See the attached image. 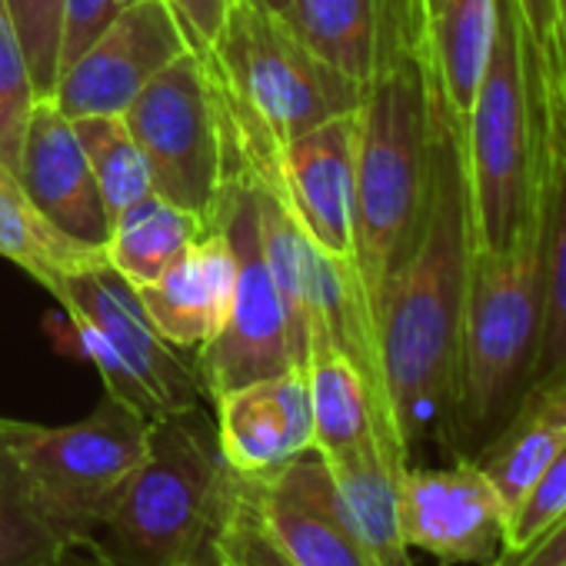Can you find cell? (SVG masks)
I'll list each match as a JSON object with an SVG mask.
<instances>
[{"label": "cell", "mask_w": 566, "mask_h": 566, "mask_svg": "<svg viewBox=\"0 0 566 566\" xmlns=\"http://www.w3.org/2000/svg\"><path fill=\"white\" fill-rule=\"evenodd\" d=\"M237 260L223 230L207 220L190 250L147 287H134L157 334L177 350H200L220 334L233 307Z\"/></svg>", "instance_id": "cell-18"}, {"label": "cell", "mask_w": 566, "mask_h": 566, "mask_svg": "<svg viewBox=\"0 0 566 566\" xmlns=\"http://www.w3.org/2000/svg\"><path fill=\"white\" fill-rule=\"evenodd\" d=\"M440 8V0H410V14H413V28L417 34L427 28V21L433 18V11Z\"/></svg>", "instance_id": "cell-37"}, {"label": "cell", "mask_w": 566, "mask_h": 566, "mask_svg": "<svg viewBox=\"0 0 566 566\" xmlns=\"http://www.w3.org/2000/svg\"><path fill=\"white\" fill-rule=\"evenodd\" d=\"M203 227L207 220L197 213L164 200L160 193H147L111 223L104 253L130 287H147L190 250Z\"/></svg>", "instance_id": "cell-25"}, {"label": "cell", "mask_w": 566, "mask_h": 566, "mask_svg": "<svg viewBox=\"0 0 566 566\" xmlns=\"http://www.w3.org/2000/svg\"><path fill=\"white\" fill-rule=\"evenodd\" d=\"M61 8L64 0H8V11L18 24L38 97H54L57 87Z\"/></svg>", "instance_id": "cell-31"}, {"label": "cell", "mask_w": 566, "mask_h": 566, "mask_svg": "<svg viewBox=\"0 0 566 566\" xmlns=\"http://www.w3.org/2000/svg\"><path fill=\"white\" fill-rule=\"evenodd\" d=\"M250 483L260 523L297 566H374L317 450Z\"/></svg>", "instance_id": "cell-14"}, {"label": "cell", "mask_w": 566, "mask_h": 566, "mask_svg": "<svg viewBox=\"0 0 566 566\" xmlns=\"http://www.w3.org/2000/svg\"><path fill=\"white\" fill-rule=\"evenodd\" d=\"M563 21H566V0H563Z\"/></svg>", "instance_id": "cell-39"}, {"label": "cell", "mask_w": 566, "mask_h": 566, "mask_svg": "<svg viewBox=\"0 0 566 566\" xmlns=\"http://www.w3.org/2000/svg\"><path fill=\"white\" fill-rule=\"evenodd\" d=\"M220 127L247 150H276L360 107L364 87L324 64L280 18L233 0L203 54Z\"/></svg>", "instance_id": "cell-5"}, {"label": "cell", "mask_w": 566, "mask_h": 566, "mask_svg": "<svg viewBox=\"0 0 566 566\" xmlns=\"http://www.w3.org/2000/svg\"><path fill=\"white\" fill-rule=\"evenodd\" d=\"M210 220L223 230L237 260L230 317L220 327V334L207 340L193 357L203 397H210L213 403L217 397L237 387L280 377L294 370L297 364L291 350L287 314H283L280 294L273 287V276L260 250L253 187H250L247 167L227 147L220 160V190H217Z\"/></svg>", "instance_id": "cell-9"}, {"label": "cell", "mask_w": 566, "mask_h": 566, "mask_svg": "<svg viewBox=\"0 0 566 566\" xmlns=\"http://www.w3.org/2000/svg\"><path fill=\"white\" fill-rule=\"evenodd\" d=\"M530 51L536 64L549 71H566V21L563 0H516Z\"/></svg>", "instance_id": "cell-33"}, {"label": "cell", "mask_w": 566, "mask_h": 566, "mask_svg": "<svg viewBox=\"0 0 566 566\" xmlns=\"http://www.w3.org/2000/svg\"><path fill=\"white\" fill-rule=\"evenodd\" d=\"M220 140L280 197L324 253L357 270V111L276 150H247L223 127Z\"/></svg>", "instance_id": "cell-11"}, {"label": "cell", "mask_w": 566, "mask_h": 566, "mask_svg": "<svg viewBox=\"0 0 566 566\" xmlns=\"http://www.w3.org/2000/svg\"><path fill=\"white\" fill-rule=\"evenodd\" d=\"M124 120L150 167L154 193L210 220L220 190V117L200 54L167 64L124 111Z\"/></svg>", "instance_id": "cell-10"}, {"label": "cell", "mask_w": 566, "mask_h": 566, "mask_svg": "<svg viewBox=\"0 0 566 566\" xmlns=\"http://www.w3.org/2000/svg\"><path fill=\"white\" fill-rule=\"evenodd\" d=\"M237 486L240 473L223 460L217 423L200 407L154 420L97 546L117 566H217Z\"/></svg>", "instance_id": "cell-4"}, {"label": "cell", "mask_w": 566, "mask_h": 566, "mask_svg": "<svg viewBox=\"0 0 566 566\" xmlns=\"http://www.w3.org/2000/svg\"><path fill=\"white\" fill-rule=\"evenodd\" d=\"M18 180L57 230L87 247H107L111 217L104 197L74 134V120L54 104V97H38L31 107Z\"/></svg>", "instance_id": "cell-16"}, {"label": "cell", "mask_w": 566, "mask_h": 566, "mask_svg": "<svg viewBox=\"0 0 566 566\" xmlns=\"http://www.w3.org/2000/svg\"><path fill=\"white\" fill-rule=\"evenodd\" d=\"M563 440H566V380L530 387L520 410L473 463L493 483V490L506 503V513H513V506L523 500V493L539 476V470L553 460Z\"/></svg>", "instance_id": "cell-22"}, {"label": "cell", "mask_w": 566, "mask_h": 566, "mask_svg": "<svg viewBox=\"0 0 566 566\" xmlns=\"http://www.w3.org/2000/svg\"><path fill=\"white\" fill-rule=\"evenodd\" d=\"M187 51V38L167 0H137L57 77L54 104L71 120L124 114Z\"/></svg>", "instance_id": "cell-13"}, {"label": "cell", "mask_w": 566, "mask_h": 566, "mask_svg": "<svg viewBox=\"0 0 566 566\" xmlns=\"http://www.w3.org/2000/svg\"><path fill=\"white\" fill-rule=\"evenodd\" d=\"M0 256L18 263L51 294L74 273L107 263V253L57 230L28 197L18 174L0 164Z\"/></svg>", "instance_id": "cell-23"}, {"label": "cell", "mask_w": 566, "mask_h": 566, "mask_svg": "<svg viewBox=\"0 0 566 566\" xmlns=\"http://www.w3.org/2000/svg\"><path fill=\"white\" fill-rule=\"evenodd\" d=\"M506 503L473 460L443 470L410 467L400 476V533L440 566H490L506 549Z\"/></svg>", "instance_id": "cell-12"}, {"label": "cell", "mask_w": 566, "mask_h": 566, "mask_svg": "<svg viewBox=\"0 0 566 566\" xmlns=\"http://www.w3.org/2000/svg\"><path fill=\"white\" fill-rule=\"evenodd\" d=\"M48 566H117V563H111L104 556V549L97 546V539H91V543H81V546H67Z\"/></svg>", "instance_id": "cell-36"}, {"label": "cell", "mask_w": 566, "mask_h": 566, "mask_svg": "<svg viewBox=\"0 0 566 566\" xmlns=\"http://www.w3.org/2000/svg\"><path fill=\"white\" fill-rule=\"evenodd\" d=\"M304 370H307L311 407H314V450L324 460L377 443L400 473L410 470V463L387 440L364 370L347 354L334 347L311 350Z\"/></svg>", "instance_id": "cell-20"}, {"label": "cell", "mask_w": 566, "mask_h": 566, "mask_svg": "<svg viewBox=\"0 0 566 566\" xmlns=\"http://www.w3.org/2000/svg\"><path fill=\"white\" fill-rule=\"evenodd\" d=\"M533 74L539 101L543 247V331L533 387H546L566 380V71H549L533 57Z\"/></svg>", "instance_id": "cell-15"}, {"label": "cell", "mask_w": 566, "mask_h": 566, "mask_svg": "<svg viewBox=\"0 0 566 566\" xmlns=\"http://www.w3.org/2000/svg\"><path fill=\"white\" fill-rule=\"evenodd\" d=\"M460 134L473 250L503 253L539 213V101L516 0H500L493 54Z\"/></svg>", "instance_id": "cell-6"}, {"label": "cell", "mask_w": 566, "mask_h": 566, "mask_svg": "<svg viewBox=\"0 0 566 566\" xmlns=\"http://www.w3.org/2000/svg\"><path fill=\"white\" fill-rule=\"evenodd\" d=\"M470 260L473 223L463 134L433 94L423 223L413 250L390 273L374 304V344L384 394L394 430L410 457L427 437L440 433L450 407Z\"/></svg>", "instance_id": "cell-1"}, {"label": "cell", "mask_w": 566, "mask_h": 566, "mask_svg": "<svg viewBox=\"0 0 566 566\" xmlns=\"http://www.w3.org/2000/svg\"><path fill=\"white\" fill-rule=\"evenodd\" d=\"M217 566H297L273 543V536L260 523V513L253 503V483L243 473H240L233 506L217 536Z\"/></svg>", "instance_id": "cell-29"}, {"label": "cell", "mask_w": 566, "mask_h": 566, "mask_svg": "<svg viewBox=\"0 0 566 566\" xmlns=\"http://www.w3.org/2000/svg\"><path fill=\"white\" fill-rule=\"evenodd\" d=\"M64 549L0 430V566H48Z\"/></svg>", "instance_id": "cell-27"}, {"label": "cell", "mask_w": 566, "mask_h": 566, "mask_svg": "<svg viewBox=\"0 0 566 566\" xmlns=\"http://www.w3.org/2000/svg\"><path fill=\"white\" fill-rule=\"evenodd\" d=\"M150 423V417L111 394L91 417L64 427L0 417L31 496L64 546L97 539L144 460Z\"/></svg>", "instance_id": "cell-7"}, {"label": "cell", "mask_w": 566, "mask_h": 566, "mask_svg": "<svg viewBox=\"0 0 566 566\" xmlns=\"http://www.w3.org/2000/svg\"><path fill=\"white\" fill-rule=\"evenodd\" d=\"M563 513H566V440L559 443V450L553 453V460L539 470V476L530 483V490L523 493V500L513 506L510 530H506V549L503 553L526 549Z\"/></svg>", "instance_id": "cell-30"}, {"label": "cell", "mask_w": 566, "mask_h": 566, "mask_svg": "<svg viewBox=\"0 0 566 566\" xmlns=\"http://www.w3.org/2000/svg\"><path fill=\"white\" fill-rule=\"evenodd\" d=\"M354 530L374 566H410V546L400 533V470L377 443L327 460Z\"/></svg>", "instance_id": "cell-24"}, {"label": "cell", "mask_w": 566, "mask_h": 566, "mask_svg": "<svg viewBox=\"0 0 566 566\" xmlns=\"http://www.w3.org/2000/svg\"><path fill=\"white\" fill-rule=\"evenodd\" d=\"M213 410L223 460L243 476H266L314 450V407L301 367L237 387L217 397Z\"/></svg>", "instance_id": "cell-17"}, {"label": "cell", "mask_w": 566, "mask_h": 566, "mask_svg": "<svg viewBox=\"0 0 566 566\" xmlns=\"http://www.w3.org/2000/svg\"><path fill=\"white\" fill-rule=\"evenodd\" d=\"M397 4L400 0H291L280 21L324 64L367 87Z\"/></svg>", "instance_id": "cell-21"}, {"label": "cell", "mask_w": 566, "mask_h": 566, "mask_svg": "<svg viewBox=\"0 0 566 566\" xmlns=\"http://www.w3.org/2000/svg\"><path fill=\"white\" fill-rule=\"evenodd\" d=\"M543 331L539 213L503 253L473 250L453 394L437 433L453 460H476L533 387Z\"/></svg>", "instance_id": "cell-3"}, {"label": "cell", "mask_w": 566, "mask_h": 566, "mask_svg": "<svg viewBox=\"0 0 566 566\" xmlns=\"http://www.w3.org/2000/svg\"><path fill=\"white\" fill-rule=\"evenodd\" d=\"M250 4L266 11V14H273V18H283V11L291 8V0H250Z\"/></svg>", "instance_id": "cell-38"}, {"label": "cell", "mask_w": 566, "mask_h": 566, "mask_svg": "<svg viewBox=\"0 0 566 566\" xmlns=\"http://www.w3.org/2000/svg\"><path fill=\"white\" fill-rule=\"evenodd\" d=\"M74 134L84 147V157L94 170L97 190L104 197L111 223L140 197L154 193L150 167L124 120V114L111 117H77Z\"/></svg>", "instance_id": "cell-26"}, {"label": "cell", "mask_w": 566, "mask_h": 566, "mask_svg": "<svg viewBox=\"0 0 566 566\" xmlns=\"http://www.w3.org/2000/svg\"><path fill=\"white\" fill-rule=\"evenodd\" d=\"M34 101L38 94L31 84V67L18 24L8 11V0H0V164L14 174Z\"/></svg>", "instance_id": "cell-28"}, {"label": "cell", "mask_w": 566, "mask_h": 566, "mask_svg": "<svg viewBox=\"0 0 566 566\" xmlns=\"http://www.w3.org/2000/svg\"><path fill=\"white\" fill-rule=\"evenodd\" d=\"M490 566H566V513L526 549L503 553Z\"/></svg>", "instance_id": "cell-35"}, {"label": "cell", "mask_w": 566, "mask_h": 566, "mask_svg": "<svg viewBox=\"0 0 566 566\" xmlns=\"http://www.w3.org/2000/svg\"><path fill=\"white\" fill-rule=\"evenodd\" d=\"M496 18L500 0H440L420 31L433 94L457 124L467 120L476 101L496 41Z\"/></svg>", "instance_id": "cell-19"}, {"label": "cell", "mask_w": 566, "mask_h": 566, "mask_svg": "<svg viewBox=\"0 0 566 566\" xmlns=\"http://www.w3.org/2000/svg\"><path fill=\"white\" fill-rule=\"evenodd\" d=\"M54 297L67 314L71 347L94 364L111 397L150 420L200 407L197 364L157 334L137 291L111 263L67 276Z\"/></svg>", "instance_id": "cell-8"}, {"label": "cell", "mask_w": 566, "mask_h": 566, "mask_svg": "<svg viewBox=\"0 0 566 566\" xmlns=\"http://www.w3.org/2000/svg\"><path fill=\"white\" fill-rule=\"evenodd\" d=\"M184 38H187V48L193 54H207L233 8V0H167Z\"/></svg>", "instance_id": "cell-34"}, {"label": "cell", "mask_w": 566, "mask_h": 566, "mask_svg": "<svg viewBox=\"0 0 566 566\" xmlns=\"http://www.w3.org/2000/svg\"><path fill=\"white\" fill-rule=\"evenodd\" d=\"M134 4L137 0H64L61 44H57V77Z\"/></svg>", "instance_id": "cell-32"}, {"label": "cell", "mask_w": 566, "mask_h": 566, "mask_svg": "<svg viewBox=\"0 0 566 566\" xmlns=\"http://www.w3.org/2000/svg\"><path fill=\"white\" fill-rule=\"evenodd\" d=\"M433 87L410 0H400L357 107V276L370 307L417 243L430 190Z\"/></svg>", "instance_id": "cell-2"}]
</instances>
